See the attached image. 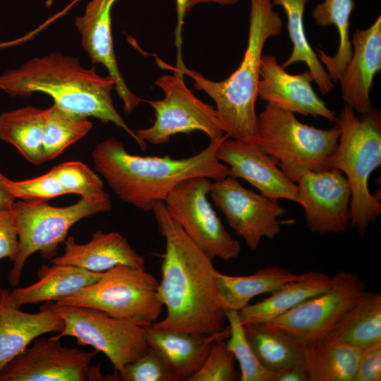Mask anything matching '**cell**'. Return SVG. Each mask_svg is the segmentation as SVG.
Listing matches in <instances>:
<instances>
[{
    "mask_svg": "<svg viewBox=\"0 0 381 381\" xmlns=\"http://www.w3.org/2000/svg\"><path fill=\"white\" fill-rule=\"evenodd\" d=\"M152 211L165 241L158 290L167 310L152 326L205 336L229 334L213 260L187 236L164 201Z\"/></svg>",
    "mask_w": 381,
    "mask_h": 381,
    "instance_id": "cell-1",
    "label": "cell"
},
{
    "mask_svg": "<svg viewBox=\"0 0 381 381\" xmlns=\"http://www.w3.org/2000/svg\"><path fill=\"white\" fill-rule=\"evenodd\" d=\"M227 138L225 133L198 153L182 159L131 155L121 141L109 138L95 145L92 159L96 171L122 201L148 212L183 181L199 176L214 181L229 176V167L217 157L218 147Z\"/></svg>",
    "mask_w": 381,
    "mask_h": 381,
    "instance_id": "cell-2",
    "label": "cell"
},
{
    "mask_svg": "<svg viewBox=\"0 0 381 381\" xmlns=\"http://www.w3.org/2000/svg\"><path fill=\"white\" fill-rule=\"evenodd\" d=\"M114 80L99 75L94 67L82 66L78 59L52 52L25 61L18 68L0 75V90L12 96H28L35 92L49 95L54 104L74 115L96 118L123 129L146 150L142 142L126 124L114 106Z\"/></svg>",
    "mask_w": 381,
    "mask_h": 381,
    "instance_id": "cell-3",
    "label": "cell"
},
{
    "mask_svg": "<svg viewBox=\"0 0 381 381\" xmlns=\"http://www.w3.org/2000/svg\"><path fill=\"white\" fill-rule=\"evenodd\" d=\"M247 47L239 66L225 80L214 81L185 65L174 68L191 78L193 86L215 103L226 134L238 140H256L255 102L260 80V61L267 40L279 35L283 23L272 0H250Z\"/></svg>",
    "mask_w": 381,
    "mask_h": 381,
    "instance_id": "cell-4",
    "label": "cell"
},
{
    "mask_svg": "<svg viewBox=\"0 0 381 381\" xmlns=\"http://www.w3.org/2000/svg\"><path fill=\"white\" fill-rule=\"evenodd\" d=\"M344 104L336 124L341 133L327 160L328 168L341 171L351 190L350 226L363 236L381 214V202L368 188L370 174L381 164V111L372 109L356 114Z\"/></svg>",
    "mask_w": 381,
    "mask_h": 381,
    "instance_id": "cell-5",
    "label": "cell"
},
{
    "mask_svg": "<svg viewBox=\"0 0 381 381\" xmlns=\"http://www.w3.org/2000/svg\"><path fill=\"white\" fill-rule=\"evenodd\" d=\"M340 133L337 124L329 129L318 128L268 103L257 116L259 147L277 160L282 171L295 183L308 171L329 169L327 160L337 146Z\"/></svg>",
    "mask_w": 381,
    "mask_h": 381,
    "instance_id": "cell-6",
    "label": "cell"
},
{
    "mask_svg": "<svg viewBox=\"0 0 381 381\" xmlns=\"http://www.w3.org/2000/svg\"><path fill=\"white\" fill-rule=\"evenodd\" d=\"M112 207L109 194L101 193L83 196L68 206H52L44 201H15L13 209L18 230L19 247L8 275V284L16 286L23 269L35 252L46 259L55 257L59 245L64 243L69 229L78 221L107 212Z\"/></svg>",
    "mask_w": 381,
    "mask_h": 381,
    "instance_id": "cell-7",
    "label": "cell"
},
{
    "mask_svg": "<svg viewBox=\"0 0 381 381\" xmlns=\"http://www.w3.org/2000/svg\"><path fill=\"white\" fill-rule=\"evenodd\" d=\"M158 288L159 281L145 270L120 265L56 303L93 308L115 318L150 326L164 306Z\"/></svg>",
    "mask_w": 381,
    "mask_h": 381,
    "instance_id": "cell-8",
    "label": "cell"
},
{
    "mask_svg": "<svg viewBox=\"0 0 381 381\" xmlns=\"http://www.w3.org/2000/svg\"><path fill=\"white\" fill-rule=\"evenodd\" d=\"M159 64L173 70L174 74H164L155 81L164 97L145 100L154 109L155 119L150 127L135 131L138 138L143 143L156 145L168 143L172 135L195 131L204 133L210 141L221 138L225 133L215 108L188 89L183 73L162 61Z\"/></svg>",
    "mask_w": 381,
    "mask_h": 381,
    "instance_id": "cell-9",
    "label": "cell"
},
{
    "mask_svg": "<svg viewBox=\"0 0 381 381\" xmlns=\"http://www.w3.org/2000/svg\"><path fill=\"white\" fill-rule=\"evenodd\" d=\"M64 321V327L54 336L61 339L71 336L79 345L93 347L102 352L115 371L122 370L149 349L144 327L135 322L113 318L100 310L46 302Z\"/></svg>",
    "mask_w": 381,
    "mask_h": 381,
    "instance_id": "cell-10",
    "label": "cell"
},
{
    "mask_svg": "<svg viewBox=\"0 0 381 381\" xmlns=\"http://www.w3.org/2000/svg\"><path fill=\"white\" fill-rule=\"evenodd\" d=\"M212 185L207 177L186 179L177 184L164 202L187 236L207 255L212 260L229 261L238 257L241 247L226 230L208 199Z\"/></svg>",
    "mask_w": 381,
    "mask_h": 381,
    "instance_id": "cell-11",
    "label": "cell"
},
{
    "mask_svg": "<svg viewBox=\"0 0 381 381\" xmlns=\"http://www.w3.org/2000/svg\"><path fill=\"white\" fill-rule=\"evenodd\" d=\"M365 284L353 272L340 270L329 289L266 322L305 345L327 335L347 309L366 292Z\"/></svg>",
    "mask_w": 381,
    "mask_h": 381,
    "instance_id": "cell-12",
    "label": "cell"
},
{
    "mask_svg": "<svg viewBox=\"0 0 381 381\" xmlns=\"http://www.w3.org/2000/svg\"><path fill=\"white\" fill-rule=\"evenodd\" d=\"M210 196L250 249H257L263 238L273 239L280 234L279 218L286 210L278 199L256 193L230 175L212 181Z\"/></svg>",
    "mask_w": 381,
    "mask_h": 381,
    "instance_id": "cell-13",
    "label": "cell"
},
{
    "mask_svg": "<svg viewBox=\"0 0 381 381\" xmlns=\"http://www.w3.org/2000/svg\"><path fill=\"white\" fill-rule=\"evenodd\" d=\"M298 201L308 230L320 234L345 232L351 222V190L344 174L334 168L308 171L296 182Z\"/></svg>",
    "mask_w": 381,
    "mask_h": 381,
    "instance_id": "cell-14",
    "label": "cell"
},
{
    "mask_svg": "<svg viewBox=\"0 0 381 381\" xmlns=\"http://www.w3.org/2000/svg\"><path fill=\"white\" fill-rule=\"evenodd\" d=\"M98 351L62 345L54 336L40 339L0 371V381H86Z\"/></svg>",
    "mask_w": 381,
    "mask_h": 381,
    "instance_id": "cell-15",
    "label": "cell"
},
{
    "mask_svg": "<svg viewBox=\"0 0 381 381\" xmlns=\"http://www.w3.org/2000/svg\"><path fill=\"white\" fill-rule=\"evenodd\" d=\"M217 158L229 169V175L241 178L268 198L297 202L296 184L278 166L277 160L264 152L257 140H224L217 150Z\"/></svg>",
    "mask_w": 381,
    "mask_h": 381,
    "instance_id": "cell-16",
    "label": "cell"
},
{
    "mask_svg": "<svg viewBox=\"0 0 381 381\" xmlns=\"http://www.w3.org/2000/svg\"><path fill=\"white\" fill-rule=\"evenodd\" d=\"M313 82L308 70L290 74L279 64L274 56L265 55L260 61L258 97L294 114L322 117L336 122L335 112L314 91Z\"/></svg>",
    "mask_w": 381,
    "mask_h": 381,
    "instance_id": "cell-17",
    "label": "cell"
},
{
    "mask_svg": "<svg viewBox=\"0 0 381 381\" xmlns=\"http://www.w3.org/2000/svg\"><path fill=\"white\" fill-rule=\"evenodd\" d=\"M119 0H90L83 15L75 18V25L83 49L93 64L104 66L114 81L115 90L123 102L124 112L129 114L145 102L127 86L120 72L113 44L111 10Z\"/></svg>",
    "mask_w": 381,
    "mask_h": 381,
    "instance_id": "cell-18",
    "label": "cell"
},
{
    "mask_svg": "<svg viewBox=\"0 0 381 381\" xmlns=\"http://www.w3.org/2000/svg\"><path fill=\"white\" fill-rule=\"evenodd\" d=\"M352 54L339 82L345 104L358 114L373 109L370 93L375 75L381 70V16L367 29L356 30Z\"/></svg>",
    "mask_w": 381,
    "mask_h": 381,
    "instance_id": "cell-19",
    "label": "cell"
},
{
    "mask_svg": "<svg viewBox=\"0 0 381 381\" xmlns=\"http://www.w3.org/2000/svg\"><path fill=\"white\" fill-rule=\"evenodd\" d=\"M63 255L50 260L52 264L70 265L102 273L124 265L145 270V260L118 232L96 231L90 241L78 244L73 236L65 239Z\"/></svg>",
    "mask_w": 381,
    "mask_h": 381,
    "instance_id": "cell-20",
    "label": "cell"
},
{
    "mask_svg": "<svg viewBox=\"0 0 381 381\" xmlns=\"http://www.w3.org/2000/svg\"><path fill=\"white\" fill-rule=\"evenodd\" d=\"M9 291L0 289V371L35 339L63 331L64 321L46 304L38 313H28L12 305Z\"/></svg>",
    "mask_w": 381,
    "mask_h": 381,
    "instance_id": "cell-21",
    "label": "cell"
},
{
    "mask_svg": "<svg viewBox=\"0 0 381 381\" xmlns=\"http://www.w3.org/2000/svg\"><path fill=\"white\" fill-rule=\"evenodd\" d=\"M144 334L149 348L162 357L176 381H188L204 363L214 341L227 339L229 333L205 336L150 325L144 327Z\"/></svg>",
    "mask_w": 381,
    "mask_h": 381,
    "instance_id": "cell-22",
    "label": "cell"
},
{
    "mask_svg": "<svg viewBox=\"0 0 381 381\" xmlns=\"http://www.w3.org/2000/svg\"><path fill=\"white\" fill-rule=\"evenodd\" d=\"M102 274L74 265L43 264L37 272L38 280L28 286L14 288L9 291V301L19 308L27 304L56 302L95 283Z\"/></svg>",
    "mask_w": 381,
    "mask_h": 381,
    "instance_id": "cell-23",
    "label": "cell"
},
{
    "mask_svg": "<svg viewBox=\"0 0 381 381\" xmlns=\"http://www.w3.org/2000/svg\"><path fill=\"white\" fill-rule=\"evenodd\" d=\"M333 276L308 271L271 293L267 298L247 306L238 312L242 323L268 322L298 306L310 298L329 289Z\"/></svg>",
    "mask_w": 381,
    "mask_h": 381,
    "instance_id": "cell-24",
    "label": "cell"
},
{
    "mask_svg": "<svg viewBox=\"0 0 381 381\" xmlns=\"http://www.w3.org/2000/svg\"><path fill=\"white\" fill-rule=\"evenodd\" d=\"M361 353L329 334L306 345L303 363L309 381H353Z\"/></svg>",
    "mask_w": 381,
    "mask_h": 381,
    "instance_id": "cell-25",
    "label": "cell"
},
{
    "mask_svg": "<svg viewBox=\"0 0 381 381\" xmlns=\"http://www.w3.org/2000/svg\"><path fill=\"white\" fill-rule=\"evenodd\" d=\"M297 277V274L279 266L263 267L244 276L227 275L217 270L215 272L220 301L224 312H239L248 306L254 297L271 294Z\"/></svg>",
    "mask_w": 381,
    "mask_h": 381,
    "instance_id": "cell-26",
    "label": "cell"
},
{
    "mask_svg": "<svg viewBox=\"0 0 381 381\" xmlns=\"http://www.w3.org/2000/svg\"><path fill=\"white\" fill-rule=\"evenodd\" d=\"M361 350L381 344V294L366 291L328 334Z\"/></svg>",
    "mask_w": 381,
    "mask_h": 381,
    "instance_id": "cell-27",
    "label": "cell"
},
{
    "mask_svg": "<svg viewBox=\"0 0 381 381\" xmlns=\"http://www.w3.org/2000/svg\"><path fill=\"white\" fill-rule=\"evenodd\" d=\"M44 109L27 106L0 115V140L14 147L33 164L45 162L43 151Z\"/></svg>",
    "mask_w": 381,
    "mask_h": 381,
    "instance_id": "cell-28",
    "label": "cell"
},
{
    "mask_svg": "<svg viewBox=\"0 0 381 381\" xmlns=\"http://www.w3.org/2000/svg\"><path fill=\"white\" fill-rule=\"evenodd\" d=\"M246 338L260 363L272 372L303 360L306 345L266 322L243 325Z\"/></svg>",
    "mask_w": 381,
    "mask_h": 381,
    "instance_id": "cell-29",
    "label": "cell"
},
{
    "mask_svg": "<svg viewBox=\"0 0 381 381\" xmlns=\"http://www.w3.org/2000/svg\"><path fill=\"white\" fill-rule=\"evenodd\" d=\"M356 6L353 0H324L312 10L315 23L320 27L334 25L339 34V46L333 56L318 49V57L333 83H337L349 62L352 46L349 36L351 16Z\"/></svg>",
    "mask_w": 381,
    "mask_h": 381,
    "instance_id": "cell-30",
    "label": "cell"
},
{
    "mask_svg": "<svg viewBox=\"0 0 381 381\" xmlns=\"http://www.w3.org/2000/svg\"><path fill=\"white\" fill-rule=\"evenodd\" d=\"M307 1L272 0L274 6H279L284 9L287 19L289 36L292 43L291 53L281 66L285 69L296 62L305 63L319 90L326 95L334 88V83L310 46L306 34L303 18Z\"/></svg>",
    "mask_w": 381,
    "mask_h": 381,
    "instance_id": "cell-31",
    "label": "cell"
},
{
    "mask_svg": "<svg viewBox=\"0 0 381 381\" xmlns=\"http://www.w3.org/2000/svg\"><path fill=\"white\" fill-rule=\"evenodd\" d=\"M88 118L65 111L54 104L44 109L43 151L45 162L56 158L92 129Z\"/></svg>",
    "mask_w": 381,
    "mask_h": 381,
    "instance_id": "cell-32",
    "label": "cell"
},
{
    "mask_svg": "<svg viewBox=\"0 0 381 381\" xmlns=\"http://www.w3.org/2000/svg\"><path fill=\"white\" fill-rule=\"evenodd\" d=\"M229 322V335L226 341L240 368L241 381H275L277 372L265 368L258 361L245 334L238 312H225Z\"/></svg>",
    "mask_w": 381,
    "mask_h": 381,
    "instance_id": "cell-33",
    "label": "cell"
},
{
    "mask_svg": "<svg viewBox=\"0 0 381 381\" xmlns=\"http://www.w3.org/2000/svg\"><path fill=\"white\" fill-rule=\"evenodd\" d=\"M50 171L58 179L66 194H78L83 197L104 190V183L100 177L82 162H63L54 167Z\"/></svg>",
    "mask_w": 381,
    "mask_h": 381,
    "instance_id": "cell-34",
    "label": "cell"
},
{
    "mask_svg": "<svg viewBox=\"0 0 381 381\" xmlns=\"http://www.w3.org/2000/svg\"><path fill=\"white\" fill-rule=\"evenodd\" d=\"M239 377L234 356L221 338L214 341L204 363L188 381H235Z\"/></svg>",
    "mask_w": 381,
    "mask_h": 381,
    "instance_id": "cell-35",
    "label": "cell"
},
{
    "mask_svg": "<svg viewBox=\"0 0 381 381\" xmlns=\"http://www.w3.org/2000/svg\"><path fill=\"white\" fill-rule=\"evenodd\" d=\"M114 374L115 381H176L162 357L150 348L138 359Z\"/></svg>",
    "mask_w": 381,
    "mask_h": 381,
    "instance_id": "cell-36",
    "label": "cell"
},
{
    "mask_svg": "<svg viewBox=\"0 0 381 381\" xmlns=\"http://www.w3.org/2000/svg\"><path fill=\"white\" fill-rule=\"evenodd\" d=\"M6 185L16 200L45 201L66 194L51 171L37 177L21 181L6 178Z\"/></svg>",
    "mask_w": 381,
    "mask_h": 381,
    "instance_id": "cell-37",
    "label": "cell"
},
{
    "mask_svg": "<svg viewBox=\"0 0 381 381\" xmlns=\"http://www.w3.org/2000/svg\"><path fill=\"white\" fill-rule=\"evenodd\" d=\"M19 247L18 230L13 208L0 210V260L8 258L13 262Z\"/></svg>",
    "mask_w": 381,
    "mask_h": 381,
    "instance_id": "cell-38",
    "label": "cell"
},
{
    "mask_svg": "<svg viewBox=\"0 0 381 381\" xmlns=\"http://www.w3.org/2000/svg\"><path fill=\"white\" fill-rule=\"evenodd\" d=\"M381 380V344L362 350L353 381Z\"/></svg>",
    "mask_w": 381,
    "mask_h": 381,
    "instance_id": "cell-39",
    "label": "cell"
},
{
    "mask_svg": "<svg viewBox=\"0 0 381 381\" xmlns=\"http://www.w3.org/2000/svg\"><path fill=\"white\" fill-rule=\"evenodd\" d=\"M190 0H176L177 23L175 29V45L177 48L176 66L183 64L181 57L182 30L184 19L188 12V4Z\"/></svg>",
    "mask_w": 381,
    "mask_h": 381,
    "instance_id": "cell-40",
    "label": "cell"
},
{
    "mask_svg": "<svg viewBox=\"0 0 381 381\" xmlns=\"http://www.w3.org/2000/svg\"><path fill=\"white\" fill-rule=\"evenodd\" d=\"M275 381H309L303 360L291 367L277 372Z\"/></svg>",
    "mask_w": 381,
    "mask_h": 381,
    "instance_id": "cell-41",
    "label": "cell"
},
{
    "mask_svg": "<svg viewBox=\"0 0 381 381\" xmlns=\"http://www.w3.org/2000/svg\"><path fill=\"white\" fill-rule=\"evenodd\" d=\"M6 177L0 171V210L13 208L16 198L8 190L6 185Z\"/></svg>",
    "mask_w": 381,
    "mask_h": 381,
    "instance_id": "cell-42",
    "label": "cell"
},
{
    "mask_svg": "<svg viewBox=\"0 0 381 381\" xmlns=\"http://www.w3.org/2000/svg\"><path fill=\"white\" fill-rule=\"evenodd\" d=\"M240 0H190L188 4V12L196 5L205 3H215L220 5H232Z\"/></svg>",
    "mask_w": 381,
    "mask_h": 381,
    "instance_id": "cell-43",
    "label": "cell"
},
{
    "mask_svg": "<svg viewBox=\"0 0 381 381\" xmlns=\"http://www.w3.org/2000/svg\"><path fill=\"white\" fill-rule=\"evenodd\" d=\"M25 42L24 37L23 38L20 37L19 39H16L12 41L0 42V49H4V48H7L8 47L14 46V45L20 44V42Z\"/></svg>",
    "mask_w": 381,
    "mask_h": 381,
    "instance_id": "cell-44",
    "label": "cell"
}]
</instances>
